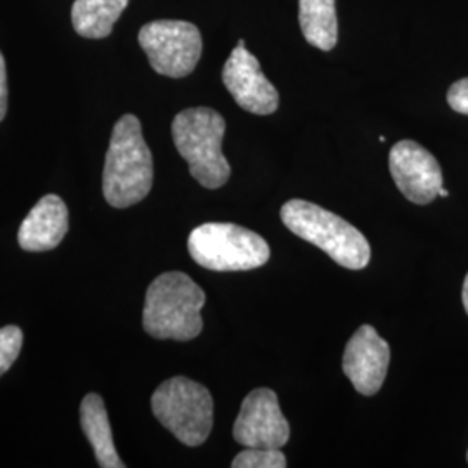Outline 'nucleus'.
<instances>
[{
    "mask_svg": "<svg viewBox=\"0 0 468 468\" xmlns=\"http://www.w3.org/2000/svg\"><path fill=\"white\" fill-rule=\"evenodd\" d=\"M153 186V156L144 141L141 122L123 115L113 127L104 160L102 193L115 208H127L144 200Z\"/></svg>",
    "mask_w": 468,
    "mask_h": 468,
    "instance_id": "nucleus-1",
    "label": "nucleus"
},
{
    "mask_svg": "<svg viewBox=\"0 0 468 468\" xmlns=\"http://www.w3.org/2000/svg\"><path fill=\"white\" fill-rule=\"evenodd\" d=\"M139 46L151 68L170 79H183L198 65L203 50L197 25L181 19H156L139 30Z\"/></svg>",
    "mask_w": 468,
    "mask_h": 468,
    "instance_id": "nucleus-7",
    "label": "nucleus"
},
{
    "mask_svg": "<svg viewBox=\"0 0 468 468\" xmlns=\"http://www.w3.org/2000/svg\"><path fill=\"white\" fill-rule=\"evenodd\" d=\"M151 410L189 448L203 444L214 427V401L208 388L186 377H174L160 385L151 398Z\"/></svg>",
    "mask_w": 468,
    "mask_h": 468,
    "instance_id": "nucleus-5",
    "label": "nucleus"
},
{
    "mask_svg": "<svg viewBox=\"0 0 468 468\" xmlns=\"http://www.w3.org/2000/svg\"><path fill=\"white\" fill-rule=\"evenodd\" d=\"M282 220L292 233L316 245L342 268L356 271L368 266L371 259L368 239L334 212L311 201L292 200L284 203Z\"/></svg>",
    "mask_w": 468,
    "mask_h": 468,
    "instance_id": "nucleus-4",
    "label": "nucleus"
},
{
    "mask_svg": "<svg viewBox=\"0 0 468 468\" xmlns=\"http://www.w3.org/2000/svg\"><path fill=\"white\" fill-rule=\"evenodd\" d=\"M23 346V332L15 324L0 328V377L13 367Z\"/></svg>",
    "mask_w": 468,
    "mask_h": 468,
    "instance_id": "nucleus-17",
    "label": "nucleus"
},
{
    "mask_svg": "<svg viewBox=\"0 0 468 468\" xmlns=\"http://www.w3.org/2000/svg\"><path fill=\"white\" fill-rule=\"evenodd\" d=\"M462 299H463V305H465V311L468 314V274L465 278V283H463V293H462Z\"/></svg>",
    "mask_w": 468,
    "mask_h": 468,
    "instance_id": "nucleus-20",
    "label": "nucleus"
},
{
    "mask_svg": "<svg viewBox=\"0 0 468 468\" xmlns=\"http://www.w3.org/2000/svg\"><path fill=\"white\" fill-rule=\"evenodd\" d=\"M233 468H284L286 456L282 450L247 448L239 452L231 463Z\"/></svg>",
    "mask_w": 468,
    "mask_h": 468,
    "instance_id": "nucleus-16",
    "label": "nucleus"
},
{
    "mask_svg": "<svg viewBox=\"0 0 468 468\" xmlns=\"http://www.w3.org/2000/svg\"><path fill=\"white\" fill-rule=\"evenodd\" d=\"M68 208L58 195L40 198L17 231L19 247L27 251L56 249L68 233Z\"/></svg>",
    "mask_w": 468,
    "mask_h": 468,
    "instance_id": "nucleus-12",
    "label": "nucleus"
},
{
    "mask_svg": "<svg viewBox=\"0 0 468 468\" xmlns=\"http://www.w3.org/2000/svg\"><path fill=\"white\" fill-rule=\"evenodd\" d=\"M187 249L197 264L210 271H250L269 261L262 236L229 222H207L189 234Z\"/></svg>",
    "mask_w": 468,
    "mask_h": 468,
    "instance_id": "nucleus-6",
    "label": "nucleus"
},
{
    "mask_svg": "<svg viewBox=\"0 0 468 468\" xmlns=\"http://www.w3.org/2000/svg\"><path fill=\"white\" fill-rule=\"evenodd\" d=\"M299 23L303 38L321 50H332L338 40L335 0H299Z\"/></svg>",
    "mask_w": 468,
    "mask_h": 468,
    "instance_id": "nucleus-15",
    "label": "nucleus"
},
{
    "mask_svg": "<svg viewBox=\"0 0 468 468\" xmlns=\"http://www.w3.org/2000/svg\"><path fill=\"white\" fill-rule=\"evenodd\" d=\"M127 5L129 0H75L71 5L73 28L84 38H106Z\"/></svg>",
    "mask_w": 468,
    "mask_h": 468,
    "instance_id": "nucleus-14",
    "label": "nucleus"
},
{
    "mask_svg": "<svg viewBox=\"0 0 468 468\" xmlns=\"http://www.w3.org/2000/svg\"><path fill=\"white\" fill-rule=\"evenodd\" d=\"M448 102L456 113L468 115V79H462L450 87Z\"/></svg>",
    "mask_w": 468,
    "mask_h": 468,
    "instance_id": "nucleus-18",
    "label": "nucleus"
},
{
    "mask_svg": "<svg viewBox=\"0 0 468 468\" xmlns=\"http://www.w3.org/2000/svg\"><path fill=\"white\" fill-rule=\"evenodd\" d=\"M80 425H82L85 437L89 439V442L94 450L100 467H125V463L120 460L117 450H115L108 411H106V406H104V401L100 394L92 392V394H87L82 399Z\"/></svg>",
    "mask_w": 468,
    "mask_h": 468,
    "instance_id": "nucleus-13",
    "label": "nucleus"
},
{
    "mask_svg": "<svg viewBox=\"0 0 468 468\" xmlns=\"http://www.w3.org/2000/svg\"><path fill=\"white\" fill-rule=\"evenodd\" d=\"M388 167L394 183L402 195L417 205H427L439 197L442 187V170L431 151L404 139L392 146Z\"/></svg>",
    "mask_w": 468,
    "mask_h": 468,
    "instance_id": "nucleus-10",
    "label": "nucleus"
},
{
    "mask_svg": "<svg viewBox=\"0 0 468 468\" xmlns=\"http://www.w3.org/2000/svg\"><path fill=\"white\" fill-rule=\"evenodd\" d=\"M467 458H468V454H467Z\"/></svg>",
    "mask_w": 468,
    "mask_h": 468,
    "instance_id": "nucleus-22",
    "label": "nucleus"
},
{
    "mask_svg": "<svg viewBox=\"0 0 468 468\" xmlns=\"http://www.w3.org/2000/svg\"><path fill=\"white\" fill-rule=\"evenodd\" d=\"M7 101H9V87H7V68L5 59L0 52V122L7 113Z\"/></svg>",
    "mask_w": 468,
    "mask_h": 468,
    "instance_id": "nucleus-19",
    "label": "nucleus"
},
{
    "mask_svg": "<svg viewBox=\"0 0 468 468\" xmlns=\"http://www.w3.org/2000/svg\"><path fill=\"white\" fill-rule=\"evenodd\" d=\"M226 120L212 108H187L172 122V137L191 176L203 187L218 189L226 185L231 167L222 153Z\"/></svg>",
    "mask_w": 468,
    "mask_h": 468,
    "instance_id": "nucleus-3",
    "label": "nucleus"
},
{
    "mask_svg": "<svg viewBox=\"0 0 468 468\" xmlns=\"http://www.w3.org/2000/svg\"><path fill=\"white\" fill-rule=\"evenodd\" d=\"M233 435L245 448L282 450L288 442L290 425L271 388H255L243 399Z\"/></svg>",
    "mask_w": 468,
    "mask_h": 468,
    "instance_id": "nucleus-8",
    "label": "nucleus"
},
{
    "mask_svg": "<svg viewBox=\"0 0 468 468\" xmlns=\"http://www.w3.org/2000/svg\"><path fill=\"white\" fill-rule=\"evenodd\" d=\"M205 301V292L185 272L160 274L146 292L143 326L160 340H193L203 330Z\"/></svg>",
    "mask_w": 468,
    "mask_h": 468,
    "instance_id": "nucleus-2",
    "label": "nucleus"
},
{
    "mask_svg": "<svg viewBox=\"0 0 468 468\" xmlns=\"http://www.w3.org/2000/svg\"><path fill=\"white\" fill-rule=\"evenodd\" d=\"M439 197H444V198H446V197H450V191L444 189V187H441V189H439Z\"/></svg>",
    "mask_w": 468,
    "mask_h": 468,
    "instance_id": "nucleus-21",
    "label": "nucleus"
},
{
    "mask_svg": "<svg viewBox=\"0 0 468 468\" xmlns=\"http://www.w3.org/2000/svg\"><path fill=\"white\" fill-rule=\"evenodd\" d=\"M390 363V347L377 330L363 324L352 335L344 352V373L363 396L377 394L384 385Z\"/></svg>",
    "mask_w": 468,
    "mask_h": 468,
    "instance_id": "nucleus-11",
    "label": "nucleus"
},
{
    "mask_svg": "<svg viewBox=\"0 0 468 468\" xmlns=\"http://www.w3.org/2000/svg\"><path fill=\"white\" fill-rule=\"evenodd\" d=\"M222 82L238 106L253 115H272L280 106V94L269 82L259 59L238 40L222 69Z\"/></svg>",
    "mask_w": 468,
    "mask_h": 468,
    "instance_id": "nucleus-9",
    "label": "nucleus"
}]
</instances>
